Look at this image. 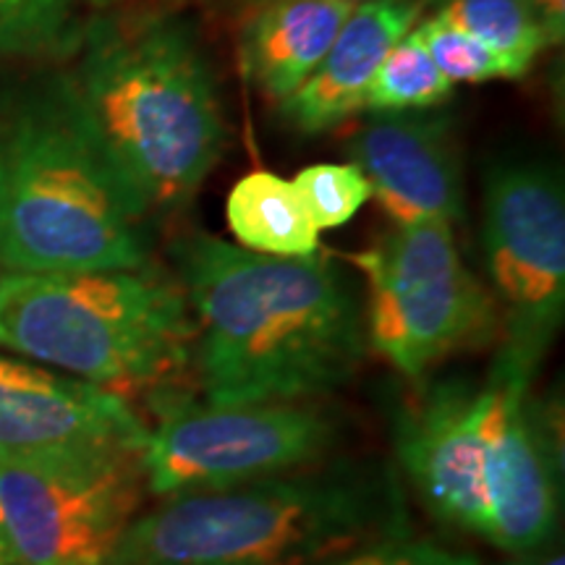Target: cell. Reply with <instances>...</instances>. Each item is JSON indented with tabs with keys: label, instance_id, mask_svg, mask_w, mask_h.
<instances>
[{
	"label": "cell",
	"instance_id": "cell-1",
	"mask_svg": "<svg viewBox=\"0 0 565 565\" xmlns=\"http://www.w3.org/2000/svg\"><path fill=\"white\" fill-rule=\"evenodd\" d=\"M171 254L204 404H299L359 372L370 345L364 312L330 254L267 257L202 231Z\"/></svg>",
	"mask_w": 565,
	"mask_h": 565
},
{
	"label": "cell",
	"instance_id": "cell-2",
	"mask_svg": "<svg viewBox=\"0 0 565 565\" xmlns=\"http://www.w3.org/2000/svg\"><path fill=\"white\" fill-rule=\"evenodd\" d=\"M71 95L147 217L194 202L225 150L217 82L194 26L166 6L92 13Z\"/></svg>",
	"mask_w": 565,
	"mask_h": 565
},
{
	"label": "cell",
	"instance_id": "cell-3",
	"mask_svg": "<svg viewBox=\"0 0 565 565\" xmlns=\"http://www.w3.org/2000/svg\"><path fill=\"white\" fill-rule=\"evenodd\" d=\"M147 215L89 129L63 74L0 95V267L137 270Z\"/></svg>",
	"mask_w": 565,
	"mask_h": 565
},
{
	"label": "cell",
	"instance_id": "cell-4",
	"mask_svg": "<svg viewBox=\"0 0 565 565\" xmlns=\"http://www.w3.org/2000/svg\"><path fill=\"white\" fill-rule=\"evenodd\" d=\"M385 487L351 471H294L160 498L108 565H324L387 521Z\"/></svg>",
	"mask_w": 565,
	"mask_h": 565
},
{
	"label": "cell",
	"instance_id": "cell-5",
	"mask_svg": "<svg viewBox=\"0 0 565 565\" xmlns=\"http://www.w3.org/2000/svg\"><path fill=\"white\" fill-rule=\"evenodd\" d=\"M192 341L179 280L152 263L0 278V345L84 383L116 393L173 383L192 370Z\"/></svg>",
	"mask_w": 565,
	"mask_h": 565
},
{
	"label": "cell",
	"instance_id": "cell-6",
	"mask_svg": "<svg viewBox=\"0 0 565 565\" xmlns=\"http://www.w3.org/2000/svg\"><path fill=\"white\" fill-rule=\"evenodd\" d=\"M351 263L370 282L366 343L406 377L422 380L454 353L500 335L492 296L466 270L454 223L395 225Z\"/></svg>",
	"mask_w": 565,
	"mask_h": 565
},
{
	"label": "cell",
	"instance_id": "cell-7",
	"mask_svg": "<svg viewBox=\"0 0 565 565\" xmlns=\"http://www.w3.org/2000/svg\"><path fill=\"white\" fill-rule=\"evenodd\" d=\"M145 492L141 450H0V524L21 565H108Z\"/></svg>",
	"mask_w": 565,
	"mask_h": 565
},
{
	"label": "cell",
	"instance_id": "cell-8",
	"mask_svg": "<svg viewBox=\"0 0 565 565\" xmlns=\"http://www.w3.org/2000/svg\"><path fill=\"white\" fill-rule=\"evenodd\" d=\"M482 254L500 324L498 362L536 374L565 312V194L540 162H500L484 179Z\"/></svg>",
	"mask_w": 565,
	"mask_h": 565
},
{
	"label": "cell",
	"instance_id": "cell-9",
	"mask_svg": "<svg viewBox=\"0 0 565 565\" xmlns=\"http://www.w3.org/2000/svg\"><path fill=\"white\" fill-rule=\"evenodd\" d=\"M338 424L299 404H183L162 416L141 448L154 498L225 490L303 471L335 448Z\"/></svg>",
	"mask_w": 565,
	"mask_h": 565
},
{
	"label": "cell",
	"instance_id": "cell-10",
	"mask_svg": "<svg viewBox=\"0 0 565 565\" xmlns=\"http://www.w3.org/2000/svg\"><path fill=\"white\" fill-rule=\"evenodd\" d=\"M494 401L482 466L484 540L508 555L555 540L561 445L532 395V374L494 359Z\"/></svg>",
	"mask_w": 565,
	"mask_h": 565
},
{
	"label": "cell",
	"instance_id": "cell-11",
	"mask_svg": "<svg viewBox=\"0 0 565 565\" xmlns=\"http://www.w3.org/2000/svg\"><path fill=\"white\" fill-rule=\"evenodd\" d=\"M494 383L450 380L433 385L404 414L395 448L408 479L437 519L463 532H484L482 466Z\"/></svg>",
	"mask_w": 565,
	"mask_h": 565
},
{
	"label": "cell",
	"instance_id": "cell-12",
	"mask_svg": "<svg viewBox=\"0 0 565 565\" xmlns=\"http://www.w3.org/2000/svg\"><path fill=\"white\" fill-rule=\"evenodd\" d=\"M147 433L121 393L0 356V450H141Z\"/></svg>",
	"mask_w": 565,
	"mask_h": 565
},
{
	"label": "cell",
	"instance_id": "cell-13",
	"mask_svg": "<svg viewBox=\"0 0 565 565\" xmlns=\"http://www.w3.org/2000/svg\"><path fill=\"white\" fill-rule=\"evenodd\" d=\"M345 150L395 225L463 215L461 158L448 116L387 113L359 126Z\"/></svg>",
	"mask_w": 565,
	"mask_h": 565
},
{
	"label": "cell",
	"instance_id": "cell-14",
	"mask_svg": "<svg viewBox=\"0 0 565 565\" xmlns=\"http://www.w3.org/2000/svg\"><path fill=\"white\" fill-rule=\"evenodd\" d=\"M422 0H370L353 6L320 66L288 100L282 118L301 134L335 129L364 110L380 63L422 17Z\"/></svg>",
	"mask_w": 565,
	"mask_h": 565
},
{
	"label": "cell",
	"instance_id": "cell-15",
	"mask_svg": "<svg viewBox=\"0 0 565 565\" xmlns=\"http://www.w3.org/2000/svg\"><path fill=\"white\" fill-rule=\"evenodd\" d=\"M353 6L343 0H265L242 32V66L273 100H288L315 74Z\"/></svg>",
	"mask_w": 565,
	"mask_h": 565
},
{
	"label": "cell",
	"instance_id": "cell-16",
	"mask_svg": "<svg viewBox=\"0 0 565 565\" xmlns=\"http://www.w3.org/2000/svg\"><path fill=\"white\" fill-rule=\"evenodd\" d=\"M225 221L238 246L267 257H307L320 249V231L291 181L254 171L236 181L225 202Z\"/></svg>",
	"mask_w": 565,
	"mask_h": 565
},
{
	"label": "cell",
	"instance_id": "cell-17",
	"mask_svg": "<svg viewBox=\"0 0 565 565\" xmlns=\"http://www.w3.org/2000/svg\"><path fill=\"white\" fill-rule=\"evenodd\" d=\"M437 17L498 55L505 79H521L550 47L532 0H433Z\"/></svg>",
	"mask_w": 565,
	"mask_h": 565
},
{
	"label": "cell",
	"instance_id": "cell-18",
	"mask_svg": "<svg viewBox=\"0 0 565 565\" xmlns=\"http://www.w3.org/2000/svg\"><path fill=\"white\" fill-rule=\"evenodd\" d=\"M87 11L82 0H0V55L71 58Z\"/></svg>",
	"mask_w": 565,
	"mask_h": 565
},
{
	"label": "cell",
	"instance_id": "cell-19",
	"mask_svg": "<svg viewBox=\"0 0 565 565\" xmlns=\"http://www.w3.org/2000/svg\"><path fill=\"white\" fill-rule=\"evenodd\" d=\"M450 95H454V84L440 74L416 32H408L380 63L366 89L364 108L380 116L427 110L445 103Z\"/></svg>",
	"mask_w": 565,
	"mask_h": 565
},
{
	"label": "cell",
	"instance_id": "cell-20",
	"mask_svg": "<svg viewBox=\"0 0 565 565\" xmlns=\"http://www.w3.org/2000/svg\"><path fill=\"white\" fill-rule=\"evenodd\" d=\"M317 231L341 228L372 196L370 181L353 162H317L303 168L291 181Z\"/></svg>",
	"mask_w": 565,
	"mask_h": 565
},
{
	"label": "cell",
	"instance_id": "cell-21",
	"mask_svg": "<svg viewBox=\"0 0 565 565\" xmlns=\"http://www.w3.org/2000/svg\"><path fill=\"white\" fill-rule=\"evenodd\" d=\"M416 38L427 47L429 58L450 84H482L505 79L498 55L469 32L458 30L448 19L435 17L416 26Z\"/></svg>",
	"mask_w": 565,
	"mask_h": 565
},
{
	"label": "cell",
	"instance_id": "cell-22",
	"mask_svg": "<svg viewBox=\"0 0 565 565\" xmlns=\"http://www.w3.org/2000/svg\"><path fill=\"white\" fill-rule=\"evenodd\" d=\"M324 565H479L475 555L456 553V550L440 547L435 542L414 540H385L377 545L333 557Z\"/></svg>",
	"mask_w": 565,
	"mask_h": 565
},
{
	"label": "cell",
	"instance_id": "cell-23",
	"mask_svg": "<svg viewBox=\"0 0 565 565\" xmlns=\"http://www.w3.org/2000/svg\"><path fill=\"white\" fill-rule=\"evenodd\" d=\"M536 17H540L542 26H545L547 42L557 45L563 42L565 34V0H532Z\"/></svg>",
	"mask_w": 565,
	"mask_h": 565
},
{
	"label": "cell",
	"instance_id": "cell-24",
	"mask_svg": "<svg viewBox=\"0 0 565 565\" xmlns=\"http://www.w3.org/2000/svg\"><path fill=\"white\" fill-rule=\"evenodd\" d=\"M503 565H565L563 545H561V542L550 540L547 545L526 550V553L511 555V561L503 563Z\"/></svg>",
	"mask_w": 565,
	"mask_h": 565
},
{
	"label": "cell",
	"instance_id": "cell-25",
	"mask_svg": "<svg viewBox=\"0 0 565 565\" xmlns=\"http://www.w3.org/2000/svg\"><path fill=\"white\" fill-rule=\"evenodd\" d=\"M89 11H129V9H150V6H162V0H82Z\"/></svg>",
	"mask_w": 565,
	"mask_h": 565
},
{
	"label": "cell",
	"instance_id": "cell-26",
	"mask_svg": "<svg viewBox=\"0 0 565 565\" xmlns=\"http://www.w3.org/2000/svg\"><path fill=\"white\" fill-rule=\"evenodd\" d=\"M0 565H21L17 553H13L9 536H6L3 524H0Z\"/></svg>",
	"mask_w": 565,
	"mask_h": 565
},
{
	"label": "cell",
	"instance_id": "cell-27",
	"mask_svg": "<svg viewBox=\"0 0 565 565\" xmlns=\"http://www.w3.org/2000/svg\"><path fill=\"white\" fill-rule=\"evenodd\" d=\"M212 3H225V6H259L265 0H212Z\"/></svg>",
	"mask_w": 565,
	"mask_h": 565
},
{
	"label": "cell",
	"instance_id": "cell-28",
	"mask_svg": "<svg viewBox=\"0 0 565 565\" xmlns=\"http://www.w3.org/2000/svg\"><path fill=\"white\" fill-rule=\"evenodd\" d=\"M343 3H349V6H362V3H370V0H343Z\"/></svg>",
	"mask_w": 565,
	"mask_h": 565
}]
</instances>
